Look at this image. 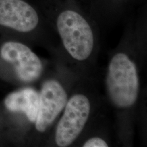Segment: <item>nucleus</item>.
I'll list each match as a JSON object with an SVG mask.
<instances>
[{
	"instance_id": "nucleus-3",
	"label": "nucleus",
	"mask_w": 147,
	"mask_h": 147,
	"mask_svg": "<svg viewBox=\"0 0 147 147\" xmlns=\"http://www.w3.org/2000/svg\"><path fill=\"white\" fill-rule=\"evenodd\" d=\"M65 108L55 134V142L60 147L69 146L78 138L89 119L91 110L89 100L82 94L71 97Z\"/></svg>"
},
{
	"instance_id": "nucleus-7",
	"label": "nucleus",
	"mask_w": 147,
	"mask_h": 147,
	"mask_svg": "<svg viewBox=\"0 0 147 147\" xmlns=\"http://www.w3.org/2000/svg\"><path fill=\"white\" fill-rule=\"evenodd\" d=\"M4 104L8 110L25 113L31 122L35 123L39 108V94L32 88H24L7 95Z\"/></svg>"
},
{
	"instance_id": "nucleus-5",
	"label": "nucleus",
	"mask_w": 147,
	"mask_h": 147,
	"mask_svg": "<svg viewBox=\"0 0 147 147\" xmlns=\"http://www.w3.org/2000/svg\"><path fill=\"white\" fill-rule=\"evenodd\" d=\"M67 102V93L55 80L44 82L39 95V108L35 121L38 131L45 132L57 117Z\"/></svg>"
},
{
	"instance_id": "nucleus-6",
	"label": "nucleus",
	"mask_w": 147,
	"mask_h": 147,
	"mask_svg": "<svg viewBox=\"0 0 147 147\" xmlns=\"http://www.w3.org/2000/svg\"><path fill=\"white\" fill-rule=\"evenodd\" d=\"M39 16L36 10L23 0H0V25L19 32L36 28Z\"/></svg>"
},
{
	"instance_id": "nucleus-2",
	"label": "nucleus",
	"mask_w": 147,
	"mask_h": 147,
	"mask_svg": "<svg viewBox=\"0 0 147 147\" xmlns=\"http://www.w3.org/2000/svg\"><path fill=\"white\" fill-rule=\"evenodd\" d=\"M57 28L65 49L75 59L83 61L91 54L94 36L89 23L76 11L67 9L57 18Z\"/></svg>"
},
{
	"instance_id": "nucleus-1",
	"label": "nucleus",
	"mask_w": 147,
	"mask_h": 147,
	"mask_svg": "<svg viewBox=\"0 0 147 147\" xmlns=\"http://www.w3.org/2000/svg\"><path fill=\"white\" fill-rule=\"evenodd\" d=\"M106 87L110 100L117 107H130L136 101L139 92L136 67L125 53H117L110 61Z\"/></svg>"
},
{
	"instance_id": "nucleus-4",
	"label": "nucleus",
	"mask_w": 147,
	"mask_h": 147,
	"mask_svg": "<svg viewBox=\"0 0 147 147\" xmlns=\"http://www.w3.org/2000/svg\"><path fill=\"white\" fill-rule=\"evenodd\" d=\"M0 55L3 60L13 65L18 78L22 81H34L41 75V61L23 44L16 42H5L1 48Z\"/></svg>"
},
{
	"instance_id": "nucleus-8",
	"label": "nucleus",
	"mask_w": 147,
	"mask_h": 147,
	"mask_svg": "<svg viewBox=\"0 0 147 147\" xmlns=\"http://www.w3.org/2000/svg\"><path fill=\"white\" fill-rule=\"evenodd\" d=\"M84 147H107L106 142L100 138H93L86 141L83 144Z\"/></svg>"
}]
</instances>
